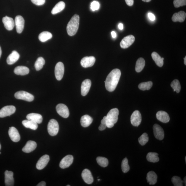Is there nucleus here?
I'll return each instance as SVG.
<instances>
[{"label": "nucleus", "mask_w": 186, "mask_h": 186, "mask_svg": "<svg viewBox=\"0 0 186 186\" xmlns=\"http://www.w3.org/2000/svg\"><path fill=\"white\" fill-rule=\"evenodd\" d=\"M50 156L48 155H45L41 157L36 164V168L41 170L44 168L50 161Z\"/></svg>", "instance_id": "15"}, {"label": "nucleus", "mask_w": 186, "mask_h": 186, "mask_svg": "<svg viewBox=\"0 0 186 186\" xmlns=\"http://www.w3.org/2000/svg\"><path fill=\"white\" fill-rule=\"evenodd\" d=\"M173 4L175 8L185 6L186 0H174L173 1Z\"/></svg>", "instance_id": "42"}, {"label": "nucleus", "mask_w": 186, "mask_h": 186, "mask_svg": "<svg viewBox=\"0 0 186 186\" xmlns=\"http://www.w3.org/2000/svg\"><path fill=\"white\" fill-rule=\"evenodd\" d=\"M98 164L103 167H106L108 165L109 161L106 158L103 157H98L96 159Z\"/></svg>", "instance_id": "38"}, {"label": "nucleus", "mask_w": 186, "mask_h": 186, "mask_svg": "<svg viewBox=\"0 0 186 186\" xmlns=\"http://www.w3.org/2000/svg\"><path fill=\"white\" fill-rule=\"evenodd\" d=\"M118 28L120 30H122L123 28V24L122 23H120L118 24Z\"/></svg>", "instance_id": "50"}, {"label": "nucleus", "mask_w": 186, "mask_h": 186, "mask_svg": "<svg viewBox=\"0 0 186 186\" xmlns=\"http://www.w3.org/2000/svg\"><path fill=\"white\" fill-rule=\"evenodd\" d=\"M183 182H184L185 183V185L186 186V177H185L184 178V181H183Z\"/></svg>", "instance_id": "54"}, {"label": "nucleus", "mask_w": 186, "mask_h": 186, "mask_svg": "<svg viewBox=\"0 0 186 186\" xmlns=\"http://www.w3.org/2000/svg\"><path fill=\"white\" fill-rule=\"evenodd\" d=\"M19 57L20 55L16 51H13L7 57V63L9 65H13L18 60Z\"/></svg>", "instance_id": "22"}, {"label": "nucleus", "mask_w": 186, "mask_h": 186, "mask_svg": "<svg viewBox=\"0 0 186 186\" xmlns=\"http://www.w3.org/2000/svg\"><path fill=\"white\" fill-rule=\"evenodd\" d=\"M56 111L60 116L67 118L69 116V112L67 107L63 104H59L56 107Z\"/></svg>", "instance_id": "6"}, {"label": "nucleus", "mask_w": 186, "mask_h": 186, "mask_svg": "<svg viewBox=\"0 0 186 186\" xmlns=\"http://www.w3.org/2000/svg\"><path fill=\"white\" fill-rule=\"evenodd\" d=\"M153 130L155 138L159 140H162L165 137V133L162 127L159 125L156 124L153 126Z\"/></svg>", "instance_id": "11"}, {"label": "nucleus", "mask_w": 186, "mask_h": 186, "mask_svg": "<svg viewBox=\"0 0 186 186\" xmlns=\"http://www.w3.org/2000/svg\"><path fill=\"white\" fill-rule=\"evenodd\" d=\"M134 41H135V37L133 36L128 35L122 39L120 43V46L122 48H127L133 44Z\"/></svg>", "instance_id": "9"}, {"label": "nucleus", "mask_w": 186, "mask_h": 186, "mask_svg": "<svg viewBox=\"0 0 186 186\" xmlns=\"http://www.w3.org/2000/svg\"><path fill=\"white\" fill-rule=\"evenodd\" d=\"M93 121V119L88 115H85L81 117L80 123L81 125L84 127H89Z\"/></svg>", "instance_id": "28"}, {"label": "nucleus", "mask_w": 186, "mask_h": 186, "mask_svg": "<svg viewBox=\"0 0 186 186\" xmlns=\"http://www.w3.org/2000/svg\"><path fill=\"white\" fill-rule=\"evenodd\" d=\"M70 185H67V186H70Z\"/></svg>", "instance_id": "56"}, {"label": "nucleus", "mask_w": 186, "mask_h": 186, "mask_svg": "<svg viewBox=\"0 0 186 186\" xmlns=\"http://www.w3.org/2000/svg\"><path fill=\"white\" fill-rule=\"evenodd\" d=\"M65 7V4L64 2L61 1L59 2L53 7L51 11V13L53 14H55L59 13L64 9Z\"/></svg>", "instance_id": "30"}, {"label": "nucleus", "mask_w": 186, "mask_h": 186, "mask_svg": "<svg viewBox=\"0 0 186 186\" xmlns=\"http://www.w3.org/2000/svg\"><path fill=\"white\" fill-rule=\"evenodd\" d=\"M23 125L26 128L33 130H36L38 128V123L31 120H24L22 121Z\"/></svg>", "instance_id": "29"}, {"label": "nucleus", "mask_w": 186, "mask_h": 186, "mask_svg": "<svg viewBox=\"0 0 186 186\" xmlns=\"http://www.w3.org/2000/svg\"><path fill=\"white\" fill-rule=\"evenodd\" d=\"M153 83L151 82L141 83L139 85V88L142 90H149L152 86Z\"/></svg>", "instance_id": "36"}, {"label": "nucleus", "mask_w": 186, "mask_h": 186, "mask_svg": "<svg viewBox=\"0 0 186 186\" xmlns=\"http://www.w3.org/2000/svg\"><path fill=\"white\" fill-rule=\"evenodd\" d=\"M1 144H0V150H1Z\"/></svg>", "instance_id": "55"}, {"label": "nucleus", "mask_w": 186, "mask_h": 186, "mask_svg": "<svg viewBox=\"0 0 186 186\" xmlns=\"http://www.w3.org/2000/svg\"><path fill=\"white\" fill-rule=\"evenodd\" d=\"M14 97L17 99L23 100L28 102L32 101L34 99L33 95L24 91L17 92L14 94Z\"/></svg>", "instance_id": "5"}, {"label": "nucleus", "mask_w": 186, "mask_h": 186, "mask_svg": "<svg viewBox=\"0 0 186 186\" xmlns=\"http://www.w3.org/2000/svg\"><path fill=\"white\" fill-rule=\"evenodd\" d=\"M37 143L33 141H29L26 143L25 146L22 149L24 152L29 153L35 150L37 147Z\"/></svg>", "instance_id": "23"}, {"label": "nucleus", "mask_w": 186, "mask_h": 186, "mask_svg": "<svg viewBox=\"0 0 186 186\" xmlns=\"http://www.w3.org/2000/svg\"><path fill=\"white\" fill-rule=\"evenodd\" d=\"M158 155V154L156 153L149 152L146 156L147 160L151 162H157L159 161Z\"/></svg>", "instance_id": "33"}, {"label": "nucleus", "mask_w": 186, "mask_h": 186, "mask_svg": "<svg viewBox=\"0 0 186 186\" xmlns=\"http://www.w3.org/2000/svg\"><path fill=\"white\" fill-rule=\"evenodd\" d=\"M152 57L159 67H162L163 65V60L157 53L153 52L151 54Z\"/></svg>", "instance_id": "31"}, {"label": "nucleus", "mask_w": 186, "mask_h": 186, "mask_svg": "<svg viewBox=\"0 0 186 186\" xmlns=\"http://www.w3.org/2000/svg\"><path fill=\"white\" fill-rule=\"evenodd\" d=\"M142 117L141 113L138 111H134L131 117V122L134 126L138 127L141 123Z\"/></svg>", "instance_id": "10"}, {"label": "nucleus", "mask_w": 186, "mask_h": 186, "mask_svg": "<svg viewBox=\"0 0 186 186\" xmlns=\"http://www.w3.org/2000/svg\"><path fill=\"white\" fill-rule=\"evenodd\" d=\"M80 18L79 15L75 14L68 23L67 27L68 35L73 36L77 33L79 25Z\"/></svg>", "instance_id": "2"}, {"label": "nucleus", "mask_w": 186, "mask_h": 186, "mask_svg": "<svg viewBox=\"0 0 186 186\" xmlns=\"http://www.w3.org/2000/svg\"><path fill=\"white\" fill-rule=\"evenodd\" d=\"M107 127L106 123H101L99 127V129L100 131H103L104 130L106 129Z\"/></svg>", "instance_id": "46"}, {"label": "nucleus", "mask_w": 186, "mask_h": 186, "mask_svg": "<svg viewBox=\"0 0 186 186\" xmlns=\"http://www.w3.org/2000/svg\"><path fill=\"white\" fill-rule=\"evenodd\" d=\"M82 177L84 181L88 184H91L94 181V178L90 171L88 169H85L82 173Z\"/></svg>", "instance_id": "18"}, {"label": "nucleus", "mask_w": 186, "mask_h": 186, "mask_svg": "<svg viewBox=\"0 0 186 186\" xmlns=\"http://www.w3.org/2000/svg\"><path fill=\"white\" fill-rule=\"evenodd\" d=\"M121 75V71L118 69H114L109 73L105 81V87L107 91H114L118 84Z\"/></svg>", "instance_id": "1"}, {"label": "nucleus", "mask_w": 186, "mask_h": 186, "mask_svg": "<svg viewBox=\"0 0 186 186\" xmlns=\"http://www.w3.org/2000/svg\"><path fill=\"white\" fill-rule=\"evenodd\" d=\"M111 34L112 38H115L116 37L117 34L115 32L112 31L111 32Z\"/></svg>", "instance_id": "49"}, {"label": "nucleus", "mask_w": 186, "mask_h": 186, "mask_svg": "<svg viewBox=\"0 0 186 186\" xmlns=\"http://www.w3.org/2000/svg\"><path fill=\"white\" fill-rule=\"evenodd\" d=\"M148 16L149 19L151 21H155L156 17L152 13H149L148 14Z\"/></svg>", "instance_id": "45"}, {"label": "nucleus", "mask_w": 186, "mask_h": 186, "mask_svg": "<svg viewBox=\"0 0 186 186\" xmlns=\"http://www.w3.org/2000/svg\"><path fill=\"white\" fill-rule=\"evenodd\" d=\"M26 118L28 120H31L38 124L41 123L43 120V117L41 115L36 113L28 114L26 116Z\"/></svg>", "instance_id": "26"}, {"label": "nucleus", "mask_w": 186, "mask_h": 186, "mask_svg": "<svg viewBox=\"0 0 186 186\" xmlns=\"http://www.w3.org/2000/svg\"><path fill=\"white\" fill-rule=\"evenodd\" d=\"M143 1L146 2H150L151 0H142Z\"/></svg>", "instance_id": "51"}, {"label": "nucleus", "mask_w": 186, "mask_h": 186, "mask_svg": "<svg viewBox=\"0 0 186 186\" xmlns=\"http://www.w3.org/2000/svg\"><path fill=\"white\" fill-rule=\"evenodd\" d=\"M8 134L11 140L14 142H18L20 141L21 136L18 130L14 127H12L9 128Z\"/></svg>", "instance_id": "14"}, {"label": "nucleus", "mask_w": 186, "mask_h": 186, "mask_svg": "<svg viewBox=\"0 0 186 186\" xmlns=\"http://www.w3.org/2000/svg\"><path fill=\"white\" fill-rule=\"evenodd\" d=\"M14 24L16 26L17 32L19 34L22 32L24 24V19L23 17L20 15L16 16L14 21Z\"/></svg>", "instance_id": "12"}, {"label": "nucleus", "mask_w": 186, "mask_h": 186, "mask_svg": "<svg viewBox=\"0 0 186 186\" xmlns=\"http://www.w3.org/2000/svg\"><path fill=\"white\" fill-rule=\"evenodd\" d=\"M47 128L48 133L50 136H56L59 130V126L58 122L55 119L50 120L48 123Z\"/></svg>", "instance_id": "4"}, {"label": "nucleus", "mask_w": 186, "mask_h": 186, "mask_svg": "<svg viewBox=\"0 0 186 186\" xmlns=\"http://www.w3.org/2000/svg\"><path fill=\"white\" fill-rule=\"evenodd\" d=\"M45 62L44 59L42 57H39L37 60L35 64V67L37 71L40 70L45 65Z\"/></svg>", "instance_id": "35"}, {"label": "nucleus", "mask_w": 186, "mask_h": 186, "mask_svg": "<svg viewBox=\"0 0 186 186\" xmlns=\"http://www.w3.org/2000/svg\"><path fill=\"white\" fill-rule=\"evenodd\" d=\"M91 85V82L90 79H87L83 82L81 86V94L83 96H85L88 93Z\"/></svg>", "instance_id": "20"}, {"label": "nucleus", "mask_w": 186, "mask_h": 186, "mask_svg": "<svg viewBox=\"0 0 186 186\" xmlns=\"http://www.w3.org/2000/svg\"><path fill=\"white\" fill-rule=\"evenodd\" d=\"M2 50H1V46H0V58H1V56L2 55Z\"/></svg>", "instance_id": "52"}, {"label": "nucleus", "mask_w": 186, "mask_h": 186, "mask_svg": "<svg viewBox=\"0 0 186 186\" xmlns=\"http://www.w3.org/2000/svg\"><path fill=\"white\" fill-rule=\"evenodd\" d=\"M145 65V61L143 58H140L136 61L135 69L136 72H140L143 69Z\"/></svg>", "instance_id": "34"}, {"label": "nucleus", "mask_w": 186, "mask_h": 186, "mask_svg": "<svg viewBox=\"0 0 186 186\" xmlns=\"http://www.w3.org/2000/svg\"><path fill=\"white\" fill-rule=\"evenodd\" d=\"M126 3L128 6H131L133 5L134 3V0H125Z\"/></svg>", "instance_id": "47"}, {"label": "nucleus", "mask_w": 186, "mask_h": 186, "mask_svg": "<svg viewBox=\"0 0 186 186\" xmlns=\"http://www.w3.org/2000/svg\"><path fill=\"white\" fill-rule=\"evenodd\" d=\"M186 16V14L185 12L181 11L173 14L172 18V21L173 22H183L184 21Z\"/></svg>", "instance_id": "24"}, {"label": "nucleus", "mask_w": 186, "mask_h": 186, "mask_svg": "<svg viewBox=\"0 0 186 186\" xmlns=\"http://www.w3.org/2000/svg\"><path fill=\"white\" fill-rule=\"evenodd\" d=\"M1 154V152H0V154Z\"/></svg>", "instance_id": "57"}, {"label": "nucleus", "mask_w": 186, "mask_h": 186, "mask_svg": "<svg viewBox=\"0 0 186 186\" xmlns=\"http://www.w3.org/2000/svg\"><path fill=\"white\" fill-rule=\"evenodd\" d=\"M174 185L175 186H182L183 185V181L181 180L180 177L174 176L171 180Z\"/></svg>", "instance_id": "41"}, {"label": "nucleus", "mask_w": 186, "mask_h": 186, "mask_svg": "<svg viewBox=\"0 0 186 186\" xmlns=\"http://www.w3.org/2000/svg\"><path fill=\"white\" fill-rule=\"evenodd\" d=\"M95 58L93 56L85 57L81 61V65L83 67L86 68L92 66L95 64Z\"/></svg>", "instance_id": "13"}, {"label": "nucleus", "mask_w": 186, "mask_h": 186, "mask_svg": "<svg viewBox=\"0 0 186 186\" xmlns=\"http://www.w3.org/2000/svg\"><path fill=\"white\" fill-rule=\"evenodd\" d=\"M65 67L64 65L62 62H58L56 65L55 67V77L58 80H61L62 79L64 75Z\"/></svg>", "instance_id": "8"}, {"label": "nucleus", "mask_w": 186, "mask_h": 186, "mask_svg": "<svg viewBox=\"0 0 186 186\" xmlns=\"http://www.w3.org/2000/svg\"><path fill=\"white\" fill-rule=\"evenodd\" d=\"M121 168L122 171L124 173L128 172L130 170V166L128 164V159L126 158L122 160L121 164Z\"/></svg>", "instance_id": "39"}, {"label": "nucleus", "mask_w": 186, "mask_h": 186, "mask_svg": "<svg viewBox=\"0 0 186 186\" xmlns=\"http://www.w3.org/2000/svg\"><path fill=\"white\" fill-rule=\"evenodd\" d=\"M37 186H46V183L44 181H42L39 183L37 185Z\"/></svg>", "instance_id": "48"}, {"label": "nucleus", "mask_w": 186, "mask_h": 186, "mask_svg": "<svg viewBox=\"0 0 186 186\" xmlns=\"http://www.w3.org/2000/svg\"><path fill=\"white\" fill-rule=\"evenodd\" d=\"M32 2L34 4L38 6L42 5L44 4L45 0H31Z\"/></svg>", "instance_id": "44"}, {"label": "nucleus", "mask_w": 186, "mask_h": 186, "mask_svg": "<svg viewBox=\"0 0 186 186\" xmlns=\"http://www.w3.org/2000/svg\"><path fill=\"white\" fill-rule=\"evenodd\" d=\"M119 111L117 108L111 109L106 116V125L108 128H112L118 120Z\"/></svg>", "instance_id": "3"}, {"label": "nucleus", "mask_w": 186, "mask_h": 186, "mask_svg": "<svg viewBox=\"0 0 186 186\" xmlns=\"http://www.w3.org/2000/svg\"><path fill=\"white\" fill-rule=\"evenodd\" d=\"M100 7V4L97 1H94L92 2L90 5V8L93 11H95L98 10Z\"/></svg>", "instance_id": "43"}, {"label": "nucleus", "mask_w": 186, "mask_h": 186, "mask_svg": "<svg viewBox=\"0 0 186 186\" xmlns=\"http://www.w3.org/2000/svg\"><path fill=\"white\" fill-rule=\"evenodd\" d=\"M13 173L11 171H6L5 173V184L6 186H13L14 181Z\"/></svg>", "instance_id": "19"}, {"label": "nucleus", "mask_w": 186, "mask_h": 186, "mask_svg": "<svg viewBox=\"0 0 186 186\" xmlns=\"http://www.w3.org/2000/svg\"><path fill=\"white\" fill-rule=\"evenodd\" d=\"M14 72L17 75H24L28 74L29 70L28 67L24 66H18L15 68Z\"/></svg>", "instance_id": "27"}, {"label": "nucleus", "mask_w": 186, "mask_h": 186, "mask_svg": "<svg viewBox=\"0 0 186 186\" xmlns=\"http://www.w3.org/2000/svg\"><path fill=\"white\" fill-rule=\"evenodd\" d=\"M149 138L147 133H144L138 139L139 142L141 146H144L148 143Z\"/></svg>", "instance_id": "40"}, {"label": "nucleus", "mask_w": 186, "mask_h": 186, "mask_svg": "<svg viewBox=\"0 0 186 186\" xmlns=\"http://www.w3.org/2000/svg\"><path fill=\"white\" fill-rule=\"evenodd\" d=\"M16 107L13 106H7L4 107L0 110V117L10 116L16 111Z\"/></svg>", "instance_id": "7"}, {"label": "nucleus", "mask_w": 186, "mask_h": 186, "mask_svg": "<svg viewBox=\"0 0 186 186\" xmlns=\"http://www.w3.org/2000/svg\"><path fill=\"white\" fill-rule=\"evenodd\" d=\"M171 86L172 88L174 91L177 92V93H179L181 87L179 81L177 79L174 80L171 83Z\"/></svg>", "instance_id": "37"}, {"label": "nucleus", "mask_w": 186, "mask_h": 186, "mask_svg": "<svg viewBox=\"0 0 186 186\" xmlns=\"http://www.w3.org/2000/svg\"><path fill=\"white\" fill-rule=\"evenodd\" d=\"M158 177L153 171L149 172L147 175L146 180L150 185H155L157 182Z\"/></svg>", "instance_id": "25"}, {"label": "nucleus", "mask_w": 186, "mask_h": 186, "mask_svg": "<svg viewBox=\"0 0 186 186\" xmlns=\"http://www.w3.org/2000/svg\"><path fill=\"white\" fill-rule=\"evenodd\" d=\"M156 117L159 121L164 123H168L170 120V117L167 112L162 111H158L156 114Z\"/></svg>", "instance_id": "21"}, {"label": "nucleus", "mask_w": 186, "mask_h": 186, "mask_svg": "<svg viewBox=\"0 0 186 186\" xmlns=\"http://www.w3.org/2000/svg\"><path fill=\"white\" fill-rule=\"evenodd\" d=\"M73 156L68 155L63 158L60 161L59 166L62 168H65L69 167L73 163Z\"/></svg>", "instance_id": "16"}, {"label": "nucleus", "mask_w": 186, "mask_h": 186, "mask_svg": "<svg viewBox=\"0 0 186 186\" xmlns=\"http://www.w3.org/2000/svg\"><path fill=\"white\" fill-rule=\"evenodd\" d=\"M52 34L48 31H43L39 36V40L41 42H45L52 38Z\"/></svg>", "instance_id": "32"}, {"label": "nucleus", "mask_w": 186, "mask_h": 186, "mask_svg": "<svg viewBox=\"0 0 186 186\" xmlns=\"http://www.w3.org/2000/svg\"><path fill=\"white\" fill-rule=\"evenodd\" d=\"M184 64L186 65V57L185 56V57L184 58Z\"/></svg>", "instance_id": "53"}, {"label": "nucleus", "mask_w": 186, "mask_h": 186, "mask_svg": "<svg viewBox=\"0 0 186 186\" xmlns=\"http://www.w3.org/2000/svg\"><path fill=\"white\" fill-rule=\"evenodd\" d=\"M2 21L5 28L7 30H13L14 25H15L14 21L13 18L6 16L2 18Z\"/></svg>", "instance_id": "17"}]
</instances>
